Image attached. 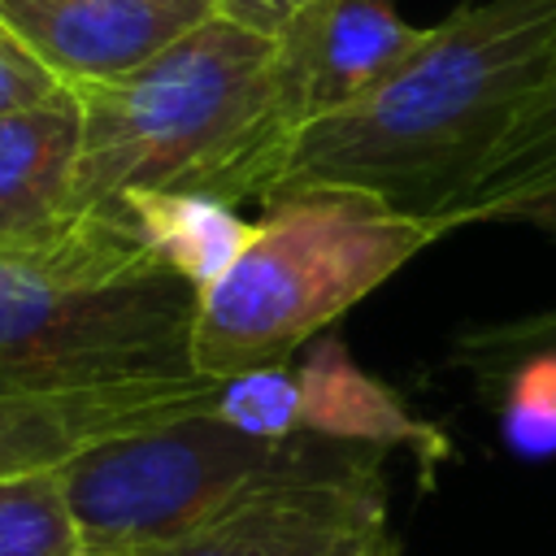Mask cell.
<instances>
[{
  "mask_svg": "<svg viewBox=\"0 0 556 556\" xmlns=\"http://www.w3.org/2000/svg\"><path fill=\"white\" fill-rule=\"evenodd\" d=\"M556 52V0L460 4L361 100L295 130L265 200L295 187H361L434 213L508 126Z\"/></svg>",
  "mask_w": 556,
  "mask_h": 556,
  "instance_id": "cell-1",
  "label": "cell"
},
{
  "mask_svg": "<svg viewBox=\"0 0 556 556\" xmlns=\"http://www.w3.org/2000/svg\"><path fill=\"white\" fill-rule=\"evenodd\" d=\"M83 148L74 213L117 217L139 195L265 200L287 148L274 35L213 17L148 65L74 87Z\"/></svg>",
  "mask_w": 556,
  "mask_h": 556,
  "instance_id": "cell-2",
  "label": "cell"
},
{
  "mask_svg": "<svg viewBox=\"0 0 556 556\" xmlns=\"http://www.w3.org/2000/svg\"><path fill=\"white\" fill-rule=\"evenodd\" d=\"M200 282L130 217H78L39 248H0V391L61 395L200 378Z\"/></svg>",
  "mask_w": 556,
  "mask_h": 556,
  "instance_id": "cell-3",
  "label": "cell"
},
{
  "mask_svg": "<svg viewBox=\"0 0 556 556\" xmlns=\"http://www.w3.org/2000/svg\"><path fill=\"white\" fill-rule=\"evenodd\" d=\"M261 208L243 248L200 287L191 369L208 382L295 361L400 265L452 235L443 217L361 187H295Z\"/></svg>",
  "mask_w": 556,
  "mask_h": 556,
  "instance_id": "cell-4",
  "label": "cell"
},
{
  "mask_svg": "<svg viewBox=\"0 0 556 556\" xmlns=\"http://www.w3.org/2000/svg\"><path fill=\"white\" fill-rule=\"evenodd\" d=\"M321 434H256L217 400L143 430L100 439L61 465V486L96 556H165L239 495L313 452Z\"/></svg>",
  "mask_w": 556,
  "mask_h": 556,
  "instance_id": "cell-5",
  "label": "cell"
},
{
  "mask_svg": "<svg viewBox=\"0 0 556 556\" xmlns=\"http://www.w3.org/2000/svg\"><path fill=\"white\" fill-rule=\"evenodd\" d=\"M387 447L317 439L165 556H365L387 543Z\"/></svg>",
  "mask_w": 556,
  "mask_h": 556,
  "instance_id": "cell-6",
  "label": "cell"
},
{
  "mask_svg": "<svg viewBox=\"0 0 556 556\" xmlns=\"http://www.w3.org/2000/svg\"><path fill=\"white\" fill-rule=\"evenodd\" d=\"M430 26L404 22L395 0H308L274 35V83L287 135L361 100ZM287 139V143H291Z\"/></svg>",
  "mask_w": 556,
  "mask_h": 556,
  "instance_id": "cell-7",
  "label": "cell"
},
{
  "mask_svg": "<svg viewBox=\"0 0 556 556\" xmlns=\"http://www.w3.org/2000/svg\"><path fill=\"white\" fill-rule=\"evenodd\" d=\"M217 13V0H0V22L65 87L122 78Z\"/></svg>",
  "mask_w": 556,
  "mask_h": 556,
  "instance_id": "cell-8",
  "label": "cell"
},
{
  "mask_svg": "<svg viewBox=\"0 0 556 556\" xmlns=\"http://www.w3.org/2000/svg\"><path fill=\"white\" fill-rule=\"evenodd\" d=\"M78 148L83 109L74 87L0 113V248H39L78 222Z\"/></svg>",
  "mask_w": 556,
  "mask_h": 556,
  "instance_id": "cell-9",
  "label": "cell"
},
{
  "mask_svg": "<svg viewBox=\"0 0 556 556\" xmlns=\"http://www.w3.org/2000/svg\"><path fill=\"white\" fill-rule=\"evenodd\" d=\"M556 195V52L543 74L478 156V165L456 182V191L434 208L452 230L478 222H508L517 208Z\"/></svg>",
  "mask_w": 556,
  "mask_h": 556,
  "instance_id": "cell-10",
  "label": "cell"
},
{
  "mask_svg": "<svg viewBox=\"0 0 556 556\" xmlns=\"http://www.w3.org/2000/svg\"><path fill=\"white\" fill-rule=\"evenodd\" d=\"M117 217H130L143 239L200 287L243 248L252 230L235 204L213 195H139Z\"/></svg>",
  "mask_w": 556,
  "mask_h": 556,
  "instance_id": "cell-11",
  "label": "cell"
},
{
  "mask_svg": "<svg viewBox=\"0 0 556 556\" xmlns=\"http://www.w3.org/2000/svg\"><path fill=\"white\" fill-rule=\"evenodd\" d=\"M83 539L56 469L0 478V556H78Z\"/></svg>",
  "mask_w": 556,
  "mask_h": 556,
  "instance_id": "cell-12",
  "label": "cell"
},
{
  "mask_svg": "<svg viewBox=\"0 0 556 556\" xmlns=\"http://www.w3.org/2000/svg\"><path fill=\"white\" fill-rule=\"evenodd\" d=\"M539 356H556V300L517 317L465 326L447 348V365L465 369L482 387H495L508 369Z\"/></svg>",
  "mask_w": 556,
  "mask_h": 556,
  "instance_id": "cell-13",
  "label": "cell"
},
{
  "mask_svg": "<svg viewBox=\"0 0 556 556\" xmlns=\"http://www.w3.org/2000/svg\"><path fill=\"white\" fill-rule=\"evenodd\" d=\"M65 83L0 22V113L30 109L48 96H56Z\"/></svg>",
  "mask_w": 556,
  "mask_h": 556,
  "instance_id": "cell-14",
  "label": "cell"
},
{
  "mask_svg": "<svg viewBox=\"0 0 556 556\" xmlns=\"http://www.w3.org/2000/svg\"><path fill=\"white\" fill-rule=\"evenodd\" d=\"M217 4H222V17L248 30H261V35H278L308 0H217Z\"/></svg>",
  "mask_w": 556,
  "mask_h": 556,
  "instance_id": "cell-15",
  "label": "cell"
},
{
  "mask_svg": "<svg viewBox=\"0 0 556 556\" xmlns=\"http://www.w3.org/2000/svg\"><path fill=\"white\" fill-rule=\"evenodd\" d=\"M508 222H517V226H530V230H539V235L556 239V195H547V200H534V204L517 208Z\"/></svg>",
  "mask_w": 556,
  "mask_h": 556,
  "instance_id": "cell-16",
  "label": "cell"
},
{
  "mask_svg": "<svg viewBox=\"0 0 556 556\" xmlns=\"http://www.w3.org/2000/svg\"><path fill=\"white\" fill-rule=\"evenodd\" d=\"M365 556H382V552H365Z\"/></svg>",
  "mask_w": 556,
  "mask_h": 556,
  "instance_id": "cell-17",
  "label": "cell"
},
{
  "mask_svg": "<svg viewBox=\"0 0 556 556\" xmlns=\"http://www.w3.org/2000/svg\"><path fill=\"white\" fill-rule=\"evenodd\" d=\"M78 556H96V552H78Z\"/></svg>",
  "mask_w": 556,
  "mask_h": 556,
  "instance_id": "cell-18",
  "label": "cell"
}]
</instances>
